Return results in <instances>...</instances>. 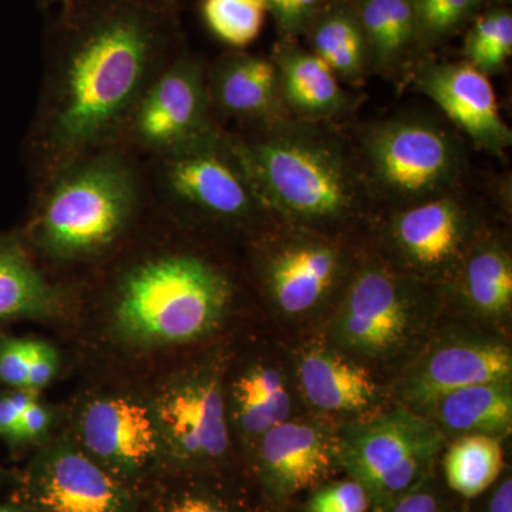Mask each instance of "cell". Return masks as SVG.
Wrapping results in <instances>:
<instances>
[{"mask_svg":"<svg viewBox=\"0 0 512 512\" xmlns=\"http://www.w3.org/2000/svg\"><path fill=\"white\" fill-rule=\"evenodd\" d=\"M262 124L259 136L232 146L269 214L330 234L372 204L355 150L332 124L291 116Z\"/></svg>","mask_w":512,"mask_h":512,"instance_id":"6da1fadb","label":"cell"},{"mask_svg":"<svg viewBox=\"0 0 512 512\" xmlns=\"http://www.w3.org/2000/svg\"><path fill=\"white\" fill-rule=\"evenodd\" d=\"M443 291L383 256L357 259L330 315L326 340L357 362L386 363L417 349Z\"/></svg>","mask_w":512,"mask_h":512,"instance_id":"7a4b0ae2","label":"cell"},{"mask_svg":"<svg viewBox=\"0 0 512 512\" xmlns=\"http://www.w3.org/2000/svg\"><path fill=\"white\" fill-rule=\"evenodd\" d=\"M229 302L231 285L218 269L194 256H168L127 276L114 328L134 345H183L214 332Z\"/></svg>","mask_w":512,"mask_h":512,"instance_id":"3957f363","label":"cell"},{"mask_svg":"<svg viewBox=\"0 0 512 512\" xmlns=\"http://www.w3.org/2000/svg\"><path fill=\"white\" fill-rule=\"evenodd\" d=\"M360 173L373 201L394 208L456 191L464 173V151L437 117L400 113L367 124L357 133Z\"/></svg>","mask_w":512,"mask_h":512,"instance_id":"277c9868","label":"cell"},{"mask_svg":"<svg viewBox=\"0 0 512 512\" xmlns=\"http://www.w3.org/2000/svg\"><path fill=\"white\" fill-rule=\"evenodd\" d=\"M148 57L144 29L111 20L84 40L64 76L56 136L66 147L90 143L126 110L143 82Z\"/></svg>","mask_w":512,"mask_h":512,"instance_id":"5b68a950","label":"cell"},{"mask_svg":"<svg viewBox=\"0 0 512 512\" xmlns=\"http://www.w3.org/2000/svg\"><path fill=\"white\" fill-rule=\"evenodd\" d=\"M340 470L359 481L384 512L436 471L447 439L436 424L397 403L338 426Z\"/></svg>","mask_w":512,"mask_h":512,"instance_id":"8992f818","label":"cell"},{"mask_svg":"<svg viewBox=\"0 0 512 512\" xmlns=\"http://www.w3.org/2000/svg\"><path fill=\"white\" fill-rule=\"evenodd\" d=\"M163 460L181 476H214L231 447L224 376L218 363L178 373L150 403Z\"/></svg>","mask_w":512,"mask_h":512,"instance_id":"52a82bcc","label":"cell"},{"mask_svg":"<svg viewBox=\"0 0 512 512\" xmlns=\"http://www.w3.org/2000/svg\"><path fill=\"white\" fill-rule=\"evenodd\" d=\"M476 214L458 191L394 208L383 228V258L443 288L478 234Z\"/></svg>","mask_w":512,"mask_h":512,"instance_id":"ba28073f","label":"cell"},{"mask_svg":"<svg viewBox=\"0 0 512 512\" xmlns=\"http://www.w3.org/2000/svg\"><path fill=\"white\" fill-rule=\"evenodd\" d=\"M285 227L262 255V284L279 315L309 318L336 301L355 259L332 234Z\"/></svg>","mask_w":512,"mask_h":512,"instance_id":"9c48e42d","label":"cell"},{"mask_svg":"<svg viewBox=\"0 0 512 512\" xmlns=\"http://www.w3.org/2000/svg\"><path fill=\"white\" fill-rule=\"evenodd\" d=\"M127 174L93 164L64 178L43 211L42 241L53 254L76 256L104 247L119 234L131 208Z\"/></svg>","mask_w":512,"mask_h":512,"instance_id":"30bf717a","label":"cell"},{"mask_svg":"<svg viewBox=\"0 0 512 512\" xmlns=\"http://www.w3.org/2000/svg\"><path fill=\"white\" fill-rule=\"evenodd\" d=\"M497 380H512L510 345L494 333L450 328L417 349L397 382V397L424 414L454 390Z\"/></svg>","mask_w":512,"mask_h":512,"instance_id":"8fae6325","label":"cell"},{"mask_svg":"<svg viewBox=\"0 0 512 512\" xmlns=\"http://www.w3.org/2000/svg\"><path fill=\"white\" fill-rule=\"evenodd\" d=\"M254 470L276 507L312 491L340 470L338 426L315 416H293L255 443Z\"/></svg>","mask_w":512,"mask_h":512,"instance_id":"7c38bea8","label":"cell"},{"mask_svg":"<svg viewBox=\"0 0 512 512\" xmlns=\"http://www.w3.org/2000/svg\"><path fill=\"white\" fill-rule=\"evenodd\" d=\"M25 494L29 512H140L134 487L69 443L53 444L36 457Z\"/></svg>","mask_w":512,"mask_h":512,"instance_id":"4fadbf2b","label":"cell"},{"mask_svg":"<svg viewBox=\"0 0 512 512\" xmlns=\"http://www.w3.org/2000/svg\"><path fill=\"white\" fill-rule=\"evenodd\" d=\"M168 181L185 204L217 220L248 221L259 212L269 214L232 143L211 131L180 146L168 167Z\"/></svg>","mask_w":512,"mask_h":512,"instance_id":"5bb4252c","label":"cell"},{"mask_svg":"<svg viewBox=\"0 0 512 512\" xmlns=\"http://www.w3.org/2000/svg\"><path fill=\"white\" fill-rule=\"evenodd\" d=\"M77 431L83 450L131 487L161 466L163 447L150 404L130 397L93 400L80 414Z\"/></svg>","mask_w":512,"mask_h":512,"instance_id":"9a60e30c","label":"cell"},{"mask_svg":"<svg viewBox=\"0 0 512 512\" xmlns=\"http://www.w3.org/2000/svg\"><path fill=\"white\" fill-rule=\"evenodd\" d=\"M412 80L474 146L501 156L512 144V131L501 117L490 77L466 62L423 60Z\"/></svg>","mask_w":512,"mask_h":512,"instance_id":"2e32d148","label":"cell"},{"mask_svg":"<svg viewBox=\"0 0 512 512\" xmlns=\"http://www.w3.org/2000/svg\"><path fill=\"white\" fill-rule=\"evenodd\" d=\"M295 387L315 416L333 423L373 413L382 400L369 367L326 339L306 343L296 352Z\"/></svg>","mask_w":512,"mask_h":512,"instance_id":"e0dca14e","label":"cell"},{"mask_svg":"<svg viewBox=\"0 0 512 512\" xmlns=\"http://www.w3.org/2000/svg\"><path fill=\"white\" fill-rule=\"evenodd\" d=\"M443 298H451L468 318L483 325H500L512 311V258L510 249L481 231L457 265Z\"/></svg>","mask_w":512,"mask_h":512,"instance_id":"ac0fdd59","label":"cell"},{"mask_svg":"<svg viewBox=\"0 0 512 512\" xmlns=\"http://www.w3.org/2000/svg\"><path fill=\"white\" fill-rule=\"evenodd\" d=\"M208 93L197 64L181 63L165 73L144 100L137 127L157 146H183L207 133Z\"/></svg>","mask_w":512,"mask_h":512,"instance_id":"d6986e66","label":"cell"},{"mask_svg":"<svg viewBox=\"0 0 512 512\" xmlns=\"http://www.w3.org/2000/svg\"><path fill=\"white\" fill-rule=\"evenodd\" d=\"M274 63L282 106L293 119L333 124L349 113L352 97L328 64L311 50L288 45Z\"/></svg>","mask_w":512,"mask_h":512,"instance_id":"ffe728a7","label":"cell"},{"mask_svg":"<svg viewBox=\"0 0 512 512\" xmlns=\"http://www.w3.org/2000/svg\"><path fill=\"white\" fill-rule=\"evenodd\" d=\"M365 35L370 72L390 82L412 79L423 52L413 0H355L352 6Z\"/></svg>","mask_w":512,"mask_h":512,"instance_id":"44dd1931","label":"cell"},{"mask_svg":"<svg viewBox=\"0 0 512 512\" xmlns=\"http://www.w3.org/2000/svg\"><path fill=\"white\" fill-rule=\"evenodd\" d=\"M228 421L248 444L295 416L296 387L279 366L255 363L225 389Z\"/></svg>","mask_w":512,"mask_h":512,"instance_id":"7402d4cb","label":"cell"},{"mask_svg":"<svg viewBox=\"0 0 512 512\" xmlns=\"http://www.w3.org/2000/svg\"><path fill=\"white\" fill-rule=\"evenodd\" d=\"M429 417L447 441L470 434L504 440L512 431V380L471 384L437 400Z\"/></svg>","mask_w":512,"mask_h":512,"instance_id":"603a6c76","label":"cell"},{"mask_svg":"<svg viewBox=\"0 0 512 512\" xmlns=\"http://www.w3.org/2000/svg\"><path fill=\"white\" fill-rule=\"evenodd\" d=\"M212 93L232 116L261 123L288 116L282 106L274 60L256 56L229 60L215 73Z\"/></svg>","mask_w":512,"mask_h":512,"instance_id":"cb8c5ba5","label":"cell"},{"mask_svg":"<svg viewBox=\"0 0 512 512\" xmlns=\"http://www.w3.org/2000/svg\"><path fill=\"white\" fill-rule=\"evenodd\" d=\"M306 33L311 39V52L328 64L340 83H365L370 73L369 52L353 8H326Z\"/></svg>","mask_w":512,"mask_h":512,"instance_id":"d4e9b609","label":"cell"},{"mask_svg":"<svg viewBox=\"0 0 512 512\" xmlns=\"http://www.w3.org/2000/svg\"><path fill=\"white\" fill-rule=\"evenodd\" d=\"M504 440L484 434H470L447 441L443 476L448 490L470 501L485 493L504 473Z\"/></svg>","mask_w":512,"mask_h":512,"instance_id":"484cf974","label":"cell"},{"mask_svg":"<svg viewBox=\"0 0 512 512\" xmlns=\"http://www.w3.org/2000/svg\"><path fill=\"white\" fill-rule=\"evenodd\" d=\"M56 308L52 289L22 249L15 244H0V319L45 318Z\"/></svg>","mask_w":512,"mask_h":512,"instance_id":"4316f807","label":"cell"},{"mask_svg":"<svg viewBox=\"0 0 512 512\" xmlns=\"http://www.w3.org/2000/svg\"><path fill=\"white\" fill-rule=\"evenodd\" d=\"M512 55V15L497 9L478 18L464 43L466 62L488 77L504 69Z\"/></svg>","mask_w":512,"mask_h":512,"instance_id":"83f0119b","label":"cell"},{"mask_svg":"<svg viewBox=\"0 0 512 512\" xmlns=\"http://www.w3.org/2000/svg\"><path fill=\"white\" fill-rule=\"evenodd\" d=\"M268 12L265 0H205V22L229 46L245 47L261 33Z\"/></svg>","mask_w":512,"mask_h":512,"instance_id":"f1b7e54d","label":"cell"},{"mask_svg":"<svg viewBox=\"0 0 512 512\" xmlns=\"http://www.w3.org/2000/svg\"><path fill=\"white\" fill-rule=\"evenodd\" d=\"M183 477L157 498L150 512H241L237 498L214 476Z\"/></svg>","mask_w":512,"mask_h":512,"instance_id":"f546056e","label":"cell"},{"mask_svg":"<svg viewBox=\"0 0 512 512\" xmlns=\"http://www.w3.org/2000/svg\"><path fill=\"white\" fill-rule=\"evenodd\" d=\"M484 0H413L421 49L439 46L476 16Z\"/></svg>","mask_w":512,"mask_h":512,"instance_id":"4dcf8cb0","label":"cell"},{"mask_svg":"<svg viewBox=\"0 0 512 512\" xmlns=\"http://www.w3.org/2000/svg\"><path fill=\"white\" fill-rule=\"evenodd\" d=\"M303 512H372V500L359 481L348 477L313 488Z\"/></svg>","mask_w":512,"mask_h":512,"instance_id":"1f68e13d","label":"cell"},{"mask_svg":"<svg viewBox=\"0 0 512 512\" xmlns=\"http://www.w3.org/2000/svg\"><path fill=\"white\" fill-rule=\"evenodd\" d=\"M282 33L292 37L306 33L319 13L328 8V0H265Z\"/></svg>","mask_w":512,"mask_h":512,"instance_id":"d6a6232c","label":"cell"},{"mask_svg":"<svg viewBox=\"0 0 512 512\" xmlns=\"http://www.w3.org/2000/svg\"><path fill=\"white\" fill-rule=\"evenodd\" d=\"M35 340L0 339V382L13 389H26Z\"/></svg>","mask_w":512,"mask_h":512,"instance_id":"836d02e7","label":"cell"},{"mask_svg":"<svg viewBox=\"0 0 512 512\" xmlns=\"http://www.w3.org/2000/svg\"><path fill=\"white\" fill-rule=\"evenodd\" d=\"M384 512H457L440 487L436 471Z\"/></svg>","mask_w":512,"mask_h":512,"instance_id":"e575fe53","label":"cell"},{"mask_svg":"<svg viewBox=\"0 0 512 512\" xmlns=\"http://www.w3.org/2000/svg\"><path fill=\"white\" fill-rule=\"evenodd\" d=\"M59 357L56 350L45 342H33L32 359H30L28 386L26 389L39 392L55 379Z\"/></svg>","mask_w":512,"mask_h":512,"instance_id":"d590c367","label":"cell"},{"mask_svg":"<svg viewBox=\"0 0 512 512\" xmlns=\"http://www.w3.org/2000/svg\"><path fill=\"white\" fill-rule=\"evenodd\" d=\"M466 512H512L510 468H505L501 477L485 493L470 500Z\"/></svg>","mask_w":512,"mask_h":512,"instance_id":"8d00e7d4","label":"cell"},{"mask_svg":"<svg viewBox=\"0 0 512 512\" xmlns=\"http://www.w3.org/2000/svg\"><path fill=\"white\" fill-rule=\"evenodd\" d=\"M35 399L37 393L29 389H15L0 397V436L15 441L20 416Z\"/></svg>","mask_w":512,"mask_h":512,"instance_id":"74e56055","label":"cell"},{"mask_svg":"<svg viewBox=\"0 0 512 512\" xmlns=\"http://www.w3.org/2000/svg\"><path fill=\"white\" fill-rule=\"evenodd\" d=\"M50 424H52L50 410L39 400H33L20 416L15 443H28V441L42 439L49 430Z\"/></svg>","mask_w":512,"mask_h":512,"instance_id":"f35d334b","label":"cell"},{"mask_svg":"<svg viewBox=\"0 0 512 512\" xmlns=\"http://www.w3.org/2000/svg\"><path fill=\"white\" fill-rule=\"evenodd\" d=\"M0 512H29L23 504H0Z\"/></svg>","mask_w":512,"mask_h":512,"instance_id":"ab89813d","label":"cell"}]
</instances>
